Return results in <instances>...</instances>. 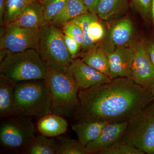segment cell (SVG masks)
Wrapping results in <instances>:
<instances>
[{
	"label": "cell",
	"instance_id": "27",
	"mask_svg": "<svg viewBox=\"0 0 154 154\" xmlns=\"http://www.w3.org/2000/svg\"><path fill=\"white\" fill-rule=\"evenodd\" d=\"M143 152L126 143L117 142L99 154H144Z\"/></svg>",
	"mask_w": 154,
	"mask_h": 154
},
{
	"label": "cell",
	"instance_id": "4",
	"mask_svg": "<svg viewBox=\"0 0 154 154\" xmlns=\"http://www.w3.org/2000/svg\"><path fill=\"white\" fill-rule=\"evenodd\" d=\"M45 80L51 97V113L67 115L75 111L79 88L68 71L48 67Z\"/></svg>",
	"mask_w": 154,
	"mask_h": 154
},
{
	"label": "cell",
	"instance_id": "30",
	"mask_svg": "<svg viewBox=\"0 0 154 154\" xmlns=\"http://www.w3.org/2000/svg\"><path fill=\"white\" fill-rule=\"evenodd\" d=\"M152 0H132L135 7L142 14H148L151 9Z\"/></svg>",
	"mask_w": 154,
	"mask_h": 154
},
{
	"label": "cell",
	"instance_id": "31",
	"mask_svg": "<svg viewBox=\"0 0 154 154\" xmlns=\"http://www.w3.org/2000/svg\"><path fill=\"white\" fill-rule=\"evenodd\" d=\"M100 0H83L90 13L96 14V8Z\"/></svg>",
	"mask_w": 154,
	"mask_h": 154
},
{
	"label": "cell",
	"instance_id": "34",
	"mask_svg": "<svg viewBox=\"0 0 154 154\" xmlns=\"http://www.w3.org/2000/svg\"><path fill=\"white\" fill-rule=\"evenodd\" d=\"M151 10L152 17L154 24V0H152V1Z\"/></svg>",
	"mask_w": 154,
	"mask_h": 154
},
{
	"label": "cell",
	"instance_id": "33",
	"mask_svg": "<svg viewBox=\"0 0 154 154\" xmlns=\"http://www.w3.org/2000/svg\"><path fill=\"white\" fill-rule=\"evenodd\" d=\"M147 50L148 53L149 57L154 67V42H149L147 47Z\"/></svg>",
	"mask_w": 154,
	"mask_h": 154
},
{
	"label": "cell",
	"instance_id": "16",
	"mask_svg": "<svg viewBox=\"0 0 154 154\" xmlns=\"http://www.w3.org/2000/svg\"><path fill=\"white\" fill-rule=\"evenodd\" d=\"M16 84L0 75V116L8 118L15 116L13 109Z\"/></svg>",
	"mask_w": 154,
	"mask_h": 154
},
{
	"label": "cell",
	"instance_id": "36",
	"mask_svg": "<svg viewBox=\"0 0 154 154\" xmlns=\"http://www.w3.org/2000/svg\"><path fill=\"white\" fill-rule=\"evenodd\" d=\"M30 1H33V0H30Z\"/></svg>",
	"mask_w": 154,
	"mask_h": 154
},
{
	"label": "cell",
	"instance_id": "29",
	"mask_svg": "<svg viewBox=\"0 0 154 154\" xmlns=\"http://www.w3.org/2000/svg\"><path fill=\"white\" fill-rule=\"evenodd\" d=\"M63 38L66 46L73 60L77 58L78 54L82 50V46L74 38L63 33Z\"/></svg>",
	"mask_w": 154,
	"mask_h": 154
},
{
	"label": "cell",
	"instance_id": "21",
	"mask_svg": "<svg viewBox=\"0 0 154 154\" xmlns=\"http://www.w3.org/2000/svg\"><path fill=\"white\" fill-rule=\"evenodd\" d=\"M127 2V0H100L96 14L102 20L109 21L122 11Z\"/></svg>",
	"mask_w": 154,
	"mask_h": 154
},
{
	"label": "cell",
	"instance_id": "24",
	"mask_svg": "<svg viewBox=\"0 0 154 154\" xmlns=\"http://www.w3.org/2000/svg\"><path fill=\"white\" fill-rule=\"evenodd\" d=\"M57 154H91L86 146L79 141L60 138Z\"/></svg>",
	"mask_w": 154,
	"mask_h": 154
},
{
	"label": "cell",
	"instance_id": "32",
	"mask_svg": "<svg viewBox=\"0 0 154 154\" xmlns=\"http://www.w3.org/2000/svg\"><path fill=\"white\" fill-rule=\"evenodd\" d=\"M6 3V0H0V25L1 27L4 26Z\"/></svg>",
	"mask_w": 154,
	"mask_h": 154
},
{
	"label": "cell",
	"instance_id": "14",
	"mask_svg": "<svg viewBox=\"0 0 154 154\" xmlns=\"http://www.w3.org/2000/svg\"><path fill=\"white\" fill-rule=\"evenodd\" d=\"M37 127L41 134L48 137H54L66 132L68 123L60 116L49 113L39 118Z\"/></svg>",
	"mask_w": 154,
	"mask_h": 154
},
{
	"label": "cell",
	"instance_id": "20",
	"mask_svg": "<svg viewBox=\"0 0 154 154\" xmlns=\"http://www.w3.org/2000/svg\"><path fill=\"white\" fill-rule=\"evenodd\" d=\"M59 142L54 137L43 135L37 136L25 149V152L28 154H57Z\"/></svg>",
	"mask_w": 154,
	"mask_h": 154
},
{
	"label": "cell",
	"instance_id": "26",
	"mask_svg": "<svg viewBox=\"0 0 154 154\" xmlns=\"http://www.w3.org/2000/svg\"><path fill=\"white\" fill-rule=\"evenodd\" d=\"M61 30L63 34L74 38L82 46L84 42V33L79 25L71 20L60 25Z\"/></svg>",
	"mask_w": 154,
	"mask_h": 154
},
{
	"label": "cell",
	"instance_id": "23",
	"mask_svg": "<svg viewBox=\"0 0 154 154\" xmlns=\"http://www.w3.org/2000/svg\"><path fill=\"white\" fill-rule=\"evenodd\" d=\"M32 1L30 0H6L4 24L3 27L17 19L26 6Z\"/></svg>",
	"mask_w": 154,
	"mask_h": 154
},
{
	"label": "cell",
	"instance_id": "1",
	"mask_svg": "<svg viewBox=\"0 0 154 154\" xmlns=\"http://www.w3.org/2000/svg\"><path fill=\"white\" fill-rule=\"evenodd\" d=\"M78 96L79 121H128L153 101L150 90L126 78L79 90Z\"/></svg>",
	"mask_w": 154,
	"mask_h": 154
},
{
	"label": "cell",
	"instance_id": "3",
	"mask_svg": "<svg viewBox=\"0 0 154 154\" xmlns=\"http://www.w3.org/2000/svg\"><path fill=\"white\" fill-rule=\"evenodd\" d=\"M13 109L15 116L31 118L51 113V97L45 79L16 84Z\"/></svg>",
	"mask_w": 154,
	"mask_h": 154
},
{
	"label": "cell",
	"instance_id": "25",
	"mask_svg": "<svg viewBox=\"0 0 154 154\" xmlns=\"http://www.w3.org/2000/svg\"><path fill=\"white\" fill-rule=\"evenodd\" d=\"M44 11L45 20L50 24L66 5L68 0H37Z\"/></svg>",
	"mask_w": 154,
	"mask_h": 154
},
{
	"label": "cell",
	"instance_id": "15",
	"mask_svg": "<svg viewBox=\"0 0 154 154\" xmlns=\"http://www.w3.org/2000/svg\"><path fill=\"white\" fill-rule=\"evenodd\" d=\"M134 32L131 20L129 18L121 19L113 25L109 36L110 48L127 46L131 40Z\"/></svg>",
	"mask_w": 154,
	"mask_h": 154
},
{
	"label": "cell",
	"instance_id": "35",
	"mask_svg": "<svg viewBox=\"0 0 154 154\" xmlns=\"http://www.w3.org/2000/svg\"><path fill=\"white\" fill-rule=\"evenodd\" d=\"M151 92L152 96V102L154 103V87L153 88H152L151 90H150Z\"/></svg>",
	"mask_w": 154,
	"mask_h": 154
},
{
	"label": "cell",
	"instance_id": "6",
	"mask_svg": "<svg viewBox=\"0 0 154 154\" xmlns=\"http://www.w3.org/2000/svg\"><path fill=\"white\" fill-rule=\"evenodd\" d=\"M119 142L133 146L145 154H154V103L128 121Z\"/></svg>",
	"mask_w": 154,
	"mask_h": 154
},
{
	"label": "cell",
	"instance_id": "12",
	"mask_svg": "<svg viewBox=\"0 0 154 154\" xmlns=\"http://www.w3.org/2000/svg\"><path fill=\"white\" fill-rule=\"evenodd\" d=\"M128 124V121L107 123L99 137L86 147L91 154H100L120 139Z\"/></svg>",
	"mask_w": 154,
	"mask_h": 154
},
{
	"label": "cell",
	"instance_id": "9",
	"mask_svg": "<svg viewBox=\"0 0 154 154\" xmlns=\"http://www.w3.org/2000/svg\"><path fill=\"white\" fill-rule=\"evenodd\" d=\"M133 48L131 79L138 85L151 90L154 87V67L147 48L142 43H139Z\"/></svg>",
	"mask_w": 154,
	"mask_h": 154
},
{
	"label": "cell",
	"instance_id": "22",
	"mask_svg": "<svg viewBox=\"0 0 154 154\" xmlns=\"http://www.w3.org/2000/svg\"><path fill=\"white\" fill-rule=\"evenodd\" d=\"M96 15L97 14L95 13L89 12L72 20V21L79 25L82 29L84 36V43L82 47V53L87 51L96 44L89 38L88 35V28L90 23L94 19L98 18Z\"/></svg>",
	"mask_w": 154,
	"mask_h": 154
},
{
	"label": "cell",
	"instance_id": "28",
	"mask_svg": "<svg viewBox=\"0 0 154 154\" xmlns=\"http://www.w3.org/2000/svg\"><path fill=\"white\" fill-rule=\"evenodd\" d=\"M89 38L95 44L101 41L105 36V30L98 18L94 19L90 23L88 28Z\"/></svg>",
	"mask_w": 154,
	"mask_h": 154
},
{
	"label": "cell",
	"instance_id": "2",
	"mask_svg": "<svg viewBox=\"0 0 154 154\" xmlns=\"http://www.w3.org/2000/svg\"><path fill=\"white\" fill-rule=\"evenodd\" d=\"M48 69L36 49L30 48L17 53L1 51L0 75L15 84L45 79Z\"/></svg>",
	"mask_w": 154,
	"mask_h": 154
},
{
	"label": "cell",
	"instance_id": "17",
	"mask_svg": "<svg viewBox=\"0 0 154 154\" xmlns=\"http://www.w3.org/2000/svg\"><path fill=\"white\" fill-rule=\"evenodd\" d=\"M107 123L99 121H79L72 128L77 134L79 141L86 146L99 136Z\"/></svg>",
	"mask_w": 154,
	"mask_h": 154
},
{
	"label": "cell",
	"instance_id": "10",
	"mask_svg": "<svg viewBox=\"0 0 154 154\" xmlns=\"http://www.w3.org/2000/svg\"><path fill=\"white\" fill-rule=\"evenodd\" d=\"M66 69L73 78L79 90H85L108 83L112 80L107 75L88 65L81 58L73 60Z\"/></svg>",
	"mask_w": 154,
	"mask_h": 154
},
{
	"label": "cell",
	"instance_id": "13",
	"mask_svg": "<svg viewBox=\"0 0 154 154\" xmlns=\"http://www.w3.org/2000/svg\"><path fill=\"white\" fill-rule=\"evenodd\" d=\"M47 24L43 8L37 0H33L26 6L19 17L8 25H17L32 30H40Z\"/></svg>",
	"mask_w": 154,
	"mask_h": 154
},
{
	"label": "cell",
	"instance_id": "19",
	"mask_svg": "<svg viewBox=\"0 0 154 154\" xmlns=\"http://www.w3.org/2000/svg\"><path fill=\"white\" fill-rule=\"evenodd\" d=\"M89 12L83 0H68L61 12L53 19L50 24L60 26L65 22Z\"/></svg>",
	"mask_w": 154,
	"mask_h": 154
},
{
	"label": "cell",
	"instance_id": "7",
	"mask_svg": "<svg viewBox=\"0 0 154 154\" xmlns=\"http://www.w3.org/2000/svg\"><path fill=\"white\" fill-rule=\"evenodd\" d=\"M13 116L1 125V144L10 149H25L36 137L35 125L31 117Z\"/></svg>",
	"mask_w": 154,
	"mask_h": 154
},
{
	"label": "cell",
	"instance_id": "11",
	"mask_svg": "<svg viewBox=\"0 0 154 154\" xmlns=\"http://www.w3.org/2000/svg\"><path fill=\"white\" fill-rule=\"evenodd\" d=\"M109 64L108 76L131 79L134 59L133 48L127 46L105 50Z\"/></svg>",
	"mask_w": 154,
	"mask_h": 154
},
{
	"label": "cell",
	"instance_id": "5",
	"mask_svg": "<svg viewBox=\"0 0 154 154\" xmlns=\"http://www.w3.org/2000/svg\"><path fill=\"white\" fill-rule=\"evenodd\" d=\"M36 50L50 68L64 70L73 60L66 46L61 30L52 24H46L40 29Z\"/></svg>",
	"mask_w": 154,
	"mask_h": 154
},
{
	"label": "cell",
	"instance_id": "18",
	"mask_svg": "<svg viewBox=\"0 0 154 154\" xmlns=\"http://www.w3.org/2000/svg\"><path fill=\"white\" fill-rule=\"evenodd\" d=\"M81 59L88 65L108 76L109 64L103 46L97 43L81 55Z\"/></svg>",
	"mask_w": 154,
	"mask_h": 154
},
{
	"label": "cell",
	"instance_id": "8",
	"mask_svg": "<svg viewBox=\"0 0 154 154\" xmlns=\"http://www.w3.org/2000/svg\"><path fill=\"white\" fill-rule=\"evenodd\" d=\"M1 51L17 53L33 48L37 50L40 30L17 25H7L1 28Z\"/></svg>",
	"mask_w": 154,
	"mask_h": 154
}]
</instances>
